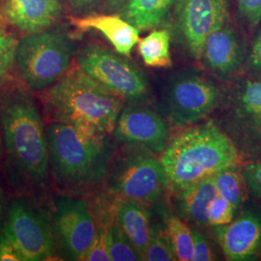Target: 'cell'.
I'll return each instance as SVG.
<instances>
[{
    "instance_id": "obj_1",
    "label": "cell",
    "mask_w": 261,
    "mask_h": 261,
    "mask_svg": "<svg viewBox=\"0 0 261 261\" xmlns=\"http://www.w3.org/2000/svg\"><path fill=\"white\" fill-rule=\"evenodd\" d=\"M0 129L17 172L34 186H46L50 172L46 127L27 90L15 86L0 93Z\"/></svg>"
},
{
    "instance_id": "obj_2",
    "label": "cell",
    "mask_w": 261,
    "mask_h": 261,
    "mask_svg": "<svg viewBox=\"0 0 261 261\" xmlns=\"http://www.w3.org/2000/svg\"><path fill=\"white\" fill-rule=\"evenodd\" d=\"M160 160L168 188L179 193L225 168L237 167L241 157L224 130L208 121L179 133L168 141Z\"/></svg>"
},
{
    "instance_id": "obj_3",
    "label": "cell",
    "mask_w": 261,
    "mask_h": 261,
    "mask_svg": "<svg viewBox=\"0 0 261 261\" xmlns=\"http://www.w3.org/2000/svg\"><path fill=\"white\" fill-rule=\"evenodd\" d=\"M45 107L53 122L109 137L115 129L124 101L77 68L47 89Z\"/></svg>"
},
{
    "instance_id": "obj_4",
    "label": "cell",
    "mask_w": 261,
    "mask_h": 261,
    "mask_svg": "<svg viewBox=\"0 0 261 261\" xmlns=\"http://www.w3.org/2000/svg\"><path fill=\"white\" fill-rule=\"evenodd\" d=\"M46 134L49 169L60 186L84 189L107 177L112 157L109 137L57 122L47 125Z\"/></svg>"
},
{
    "instance_id": "obj_5",
    "label": "cell",
    "mask_w": 261,
    "mask_h": 261,
    "mask_svg": "<svg viewBox=\"0 0 261 261\" xmlns=\"http://www.w3.org/2000/svg\"><path fill=\"white\" fill-rule=\"evenodd\" d=\"M75 54V44L67 34L44 30L19 41L16 65L28 88L40 92L65 75Z\"/></svg>"
},
{
    "instance_id": "obj_6",
    "label": "cell",
    "mask_w": 261,
    "mask_h": 261,
    "mask_svg": "<svg viewBox=\"0 0 261 261\" xmlns=\"http://www.w3.org/2000/svg\"><path fill=\"white\" fill-rule=\"evenodd\" d=\"M217 124L238 150L241 159H261V79H248L223 93Z\"/></svg>"
},
{
    "instance_id": "obj_7",
    "label": "cell",
    "mask_w": 261,
    "mask_h": 261,
    "mask_svg": "<svg viewBox=\"0 0 261 261\" xmlns=\"http://www.w3.org/2000/svg\"><path fill=\"white\" fill-rule=\"evenodd\" d=\"M77 65L127 105L145 106L151 99L145 75L127 56L116 50L97 44L88 45L77 56Z\"/></svg>"
},
{
    "instance_id": "obj_8",
    "label": "cell",
    "mask_w": 261,
    "mask_h": 261,
    "mask_svg": "<svg viewBox=\"0 0 261 261\" xmlns=\"http://www.w3.org/2000/svg\"><path fill=\"white\" fill-rule=\"evenodd\" d=\"M163 97L168 121L179 127L195 124L216 111L223 92L205 75L187 69L171 76Z\"/></svg>"
},
{
    "instance_id": "obj_9",
    "label": "cell",
    "mask_w": 261,
    "mask_h": 261,
    "mask_svg": "<svg viewBox=\"0 0 261 261\" xmlns=\"http://www.w3.org/2000/svg\"><path fill=\"white\" fill-rule=\"evenodd\" d=\"M167 188L168 177L162 162L150 150L132 147L112 168L110 189L120 197L153 203Z\"/></svg>"
},
{
    "instance_id": "obj_10",
    "label": "cell",
    "mask_w": 261,
    "mask_h": 261,
    "mask_svg": "<svg viewBox=\"0 0 261 261\" xmlns=\"http://www.w3.org/2000/svg\"><path fill=\"white\" fill-rule=\"evenodd\" d=\"M2 230L25 261L47 260L54 255L56 238L53 225L47 215L25 199L12 200Z\"/></svg>"
},
{
    "instance_id": "obj_11",
    "label": "cell",
    "mask_w": 261,
    "mask_h": 261,
    "mask_svg": "<svg viewBox=\"0 0 261 261\" xmlns=\"http://www.w3.org/2000/svg\"><path fill=\"white\" fill-rule=\"evenodd\" d=\"M53 205V228L60 251L66 259L84 260L97 231L93 215L84 200L69 196H56Z\"/></svg>"
},
{
    "instance_id": "obj_12",
    "label": "cell",
    "mask_w": 261,
    "mask_h": 261,
    "mask_svg": "<svg viewBox=\"0 0 261 261\" xmlns=\"http://www.w3.org/2000/svg\"><path fill=\"white\" fill-rule=\"evenodd\" d=\"M228 19L226 0H177L174 30L179 43L200 60L206 38Z\"/></svg>"
},
{
    "instance_id": "obj_13",
    "label": "cell",
    "mask_w": 261,
    "mask_h": 261,
    "mask_svg": "<svg viewBox=\"0 0 261 261\" xmlns=\"http://www.w3.org/2000/svg\"><path fill=\"white\" fill-rule=\"evenodd\" d=\"M114 139L130 147L162 153L168 142V128L164 119L144 106L123 107L113 130Z\"/></svg>"
},
{
    "instance_id": "obj_14",
    "label": "cell",
    "mask_w": 261,
    "mask_h": 261,
    "mask_svg": "<svg viewBox=\"0 0 261 261\" xmlns=\"http://www.w3.org/2000/svg\"><path fill=\"white\" fill-rule=\"evenodd\" d=\"M215 237L227 260H250L261 247V216L247 210L230 223L214 226Z\"/></svg>"
},
{
    "instance_id": "obj_15",
    "label": "cell",
    "mask_w": 261,
    "mask_h": 261,
    "mask_svg": "<svg viewBox=\"0 0 261 261\" xmlns=\"http://www.w3.org/2000/svg\"><path fill=\"white\" fill-rule=\"evenodd\" d=\"M200 60L218 77L228 79L243 65L245 49L233 28L224 23L206 38Z\"/></svg>"
},
{
    "instance_id": "obj_16",
    "label": "cell",
    "mask_w": 261,
    "mask_h": 261,
    "mask_svg": "<svg viewBox=\"0 0 261 261\" xmlns=\"http://www.w3.org/2000/svg\"><path fill=\"white\" fill-rule=\"evenodd\" d=\"M61 10L60 0H5L3 13L13 27L33 34L49 28Z\"/></svg>"
},
{
    "instance_id": "obj_17",
    "label": "cell",
    "mask_w": 261,
    "mask_h": 261,
    "mask_svg": "<svg viewBox=\"0 0 261 261\" xmlns=\"http://www.w3.org/2000/svg\"><path fill=\"white\" fill-rule=\"evenodd\" d=\"M71 23L81 30L94 29L101 32L117 53L127 57L140 41V31L119 16L98 15L72 18Z\"/></svg>"
},
{
    "instance_id": "obj_18",
    "label": "cell",
    "mask_w": 261,
    "mask_h": 261,
    "mask_svg": "<svg viewBox=\"0 0 261 261\" xmlns=\"http://www.w3.org/2000/svg\"><path fill=\"white\" fill-rule=\"evenodd\" d=\"M114 215L122 230L138 252L140 260H145L152 226L144 203L120 197L114 205Z\"/></svg>"
},
{
    "instance_id": "obj_19",
    "label": "cell",
    "mask_w": 261,
    "mask_h": 261,
    "mask_svg": "<svg viewBox=\"0 0 261 261\" xmlns=\"http://www.w3.org/2000/svg\"><path fill=\"white\" fill-rule=\"evenodd\" d=\"M216 195L214 176L179 192L176 207L180 218L198 226L208 225V209Z\"/></svg>"
},
{
    "instance_id": "obj_20",
    "label": "cell",
    "mask_w": 261,
    "mask_h": 261,
    "mask_svg": "<svg viewBox=\"0 0 261 261\" xmlns=\"http://www.w3.org/2000/svg\"><path fill=\"white\" fill-rule=\"evenodd\" d=\"M177 0H128L122 17L139 31L158 28L175 7Z\"/></svg>"
},
{
    "instance_id": "obj_21",
    "label": "cell",
    "mask_w": 261,
    "mask_h": 261,
    "mask_svg": "<svg viewBox=\"0 0 261 261\" xmlns=\"http://www.w3.org/2000/svg\"><path fill=\"white\" fill-rule=\"evenodd\" d=\"M139 53L144 64L154 68L172 65L170 56V33L167 29L152 31L139 41Z\"/></svg>"
},
{
    "instance_id": "obj_22",
    "label": "cell",
    "mask_w": 261,
    "mask_h": 261,
    "mask_svg": "<svg viewBox=\"0 0 261 261\" xmlns=\"http://www.w3.org/2000/svg\"><path fill=\"white\" fill-rule=\"evenodd\" d=\"M217 195L223 196L236 212L240 209L245 198V180L237 167L225 168L214 175Z\"/></svg>"
},
{
    "instance_id": "obj_23",
    "label": "cell",
    "mask_w": 261,
    "mask_h": 261,
    "mask_svg": "<svg viewBox=\"0 0 261 261\" xmlns=\"http://www.w3.org/2000/svg\"><path fill=\"white\" fill-rule=\"evenodd\" d=\"M168 234L172 243L176 260L192 261L194 255V231L184 220L170 217L167 224Z\"/></svg>"
},
{
    "instance_id": "obj_24",
    "label": "cell",
    "mask_w": 261,
    "mask_h": 261,
    "mask_svg": "<svg viewBox=\"0 0 261 261\" xmlns=\"http://www.w3.org/2000/svg\"><path fill=\"white\" fill-rule=\"evenodd\" d=\"M108 243L111 260H140L138 252L122 230L114 213L108 219Z\"/></svg>"
},
{
    "instance_id": "obj_25",
    "label": "cell",
    "mask_w": 261,
    "mask_h": 261,
    "mask_svg": "<svg viewBox=\"0 0 261 261\" xmlns=\"http://www.w3.org/2000/svg\"><path fill=\"white\" fill-rule=\"evenodd\" d=\"M145 260H176L168 228L165 230L160 227H151L149 244L145 254Z\"/></svg>"
},
{
    "instance_id": "obj_26",
    "label": "cell",
    "mask_w": 261,
    "mask_h": 261,
    "mask_svg": "<svg viewBox=\"0 0 261 261\" xmlns=\"http://www.w3.org/2000/svg\"><path fill=\"white\" fill-rule=\"evenodd\" d=\"M19 41L0 29V85L4 84L16 64Z\"/></svg>"
},
{
    "instance_id": "obj_27",
    "label": "cell",
    "mask_w": 261,
    "mask_h": 261,
    "mask_svg": "<svg viewBox=\"0 0 261 261\" xmlns=\"http://www.w3.org/2000/svg\"><path fill=\"white\" fill-rule=\"evenodd\" d=\"M235 214L233 206L223 196L216 195L208 209V225L214 227L228 224L233 220Z\"/></svg>"
},
{
    "instance_id": "obj_28",
    "label": "cell",
    "mask_w": 261,
    "mask_h": 261,
    "mask_svg": "<svg viewBox=\"0 0 261 261\" xmlns=\"http://www.w3.org/2000/svg\"><path fill=\"white\" fill-rule=\"evenodd\" d=\"M85 261H110L108 243V221L97 225V231L93 243L86 253Z\"/></svg>"
},
{
    "instance_id": "obj_29",
    "label": "cell",
    "mask_w": 261,
    "mask_h": 261,
    "mask_svg": "<svg viewBox=\"0 0 261 261\" xmlns=\"http://www.w3.org/2000/svg\"><path fill=\"white\" fill-rule=\"evenodd\" d=\"M242 175L252 195L261 199V159L248 163L243 169Z\"/></svg>"
},
{
    "instance_id": "obj_30",
    "label": "cell",
    "mask_w": 261,
    "mask_h": 261,
    "mask_svg": "<svg viewBox=\"0 0 261 261\" xmlns=\"http://www.w3.org/2000/svg\"><path fill=\"white\" fill-rule=\"evenodd\" d=\"M238 12L250 25L256 27L261 21V0H236Z\"/></svg>"
},
{
    "instance_id": "obj_31",
    "label": "cell",
    "mask_w": 261,
    "mask_h": 261,
    "mask_svg": "<svg viewBox=\"0 0 261 261\" xmlns=\"http://www.w3.org/2000/svg\"><path fill=\"white\" fill-rule=\"evenodd\" d=\"M194 231V255L192 261H211L216 259L214 251L205 236L198 230Z\"/></svg>"
},
{
    "instance_id": "obj_32",
    "label": "cell",
    "mask_w": 261,
    "mask_h": 261,
    "mask_svg": "<svg viewBox=\"0 0 261 261\" xmlns=\"http://www.w3.org/2000/svg\"><path fill=\"white\" fill-rule=\"evenodd\" d=\"M0 261H25L17 246L3 230H0Z\"/></svg>"
},
{
    "instance_id": "obj_33",
    "label": "cell",
    "mask_w": 261,
    "mask_h": 261,
    "mask_svg": "<svg viewBox=\"0 0 261 261\" xmlns=\"http://www.w3.org/2000/svg\"><path fill=\"white\" fill-rule=\"evenodd\" d=\"M248 65L252 74L261 79V27L248 57Z\"/></svg>"
},
{
    "instance_id": "obj_34",
    "label": "cell",
    "mask_w": 261,
    "mask_h": 261,
    "mask_svg": "<svg viewBox=\"0 0 261 261\" xmlns=\"http://www.w3.org/2000/svg\"><path fill=\"white\" fill-rule=\"evenodd\" d=\"M75 11H84L94 6L99 0H63Z\"/></svg>"
},
{
    "instance_id": "obj_35",
    "label": "cell",
    "mask_w": 261,
    "mask_h": 261,
    "mask_svg": "<svg viewBox=\"0 0 261 261\" xmlns=\"http://www.w3.org/2000/svg\"><path fill=\"white\" fill-rule=\"evenodd\" d=\"M128 0H105L106 10L111 12L121 11Z\"/></svg>"
},
{
    "instance_id": "obj_36",
    "label": "cell",
    "mask_w": 261,
    "mask_h": 261,
    "mask_svg": "<svg viewBox=\"0 0 261 261\" xmlns=\"http://www.w3.org/2000/svg\"><path fill=\"white\" fill-rule=\"evenodd\" d=\"M3 214H4V191L0 183V224L3 218Z\"/></svg>"
},
{
    "instance_id": "obj_37",
    "label": "cell",
    "mask_w": 261,
    "mask_h": 261,
    "mask_svg": "<svg viewBox=\"0 0 261 261\" xmlns=\"http://www.w3.org/2000/svg\"><path fill=\"white\" fill-rule=\"evenodd\" d=\"M3 140H2V135H1V129H0V159L2 158L3 156Z\"/></svg>"
}]
</instances>
